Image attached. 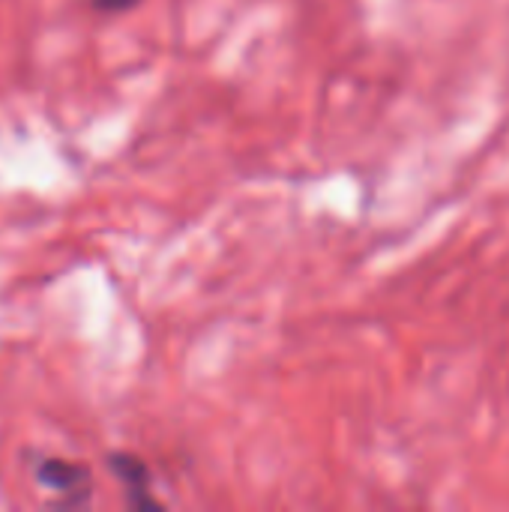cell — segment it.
Returning a JSON list of instances; mask_svg holds the SVG:
<instances>
[{
    "mask_svg": "<svg viewBox=\"0 0 509 512\" xmlns=\"http://www.w3.org/2000/svg\"><path fill=\"white\" fill-rule=\"evenodd\" d=\"M39 480L48 486V489H54V492H81V486L87 483V471L84 468H78V465H72V462H60V459H48V462H42L39 465Z\"/></svg>",
    "mask_w": 509,
    "mask_h": 512,
    "instance_id": "1",
    "label": "cell"
},
{
    "mask_svg": "<svg viewBox=\"0 0 509 512\" xmlns=\"http://www.w3.org/2000/svg\"><path fill=\"white\" fill-rule=\"evenodd\" d=\"M111 468L123 477V483L129 486V492H132V504H138V507H156V501H150L147 498V471H144V465L138 462V459H129V456H114L111 459Z\"/></svg>",
    "mask_w": 509,
    "mask_h": 512,
    "instance_id": "2",
    "label": "cell"
},
{
    "mask_svg": "<svg viewBox=\"0 0 509 512\" xmlns=\"http://www.w3.org/2000/svg\"><path fill=\"white\" fill-rule=\"evenodd\" d=\"M132 0H96L99 9H117V6H129Z\"/></svg>",
    "mask_w": 509,
    "mask_h": 512,
    "instance_id": "3",
    "label": "cell"
}]
</instances>
